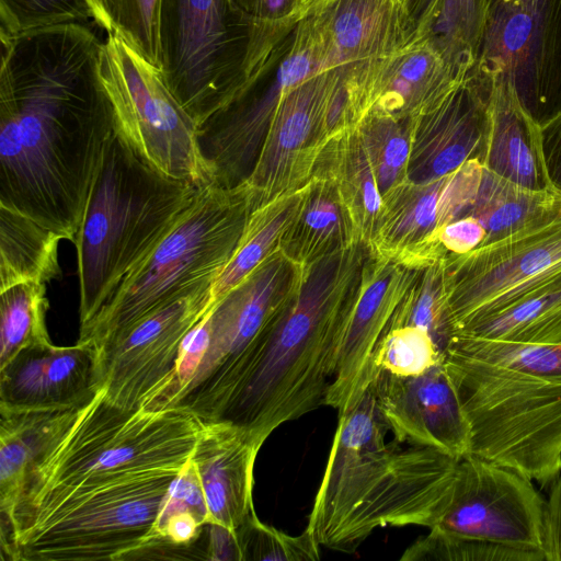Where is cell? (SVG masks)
<instances>
[{"label":"cell","mask_w":561,"mask_h":561,"mask_svg":"<svg viewBox=\"0 0 561 561\" xmlns=\"http://www.w3.org/2000/svg\"><path fill=\"white\" fill-rule=\"evenodd\" d=\"M300 198L301 187L251 210L233 255L213 284L215 304L279 250L282 237L296 214Z\"/></svg>","instance_id":"cell-29"},{"label":"cell","mask_w":561,"mask_h":561,"mask_svg":"<svg viewBox=\"0 0 561 561\" xmlns=\"http://www.w3.org/2000/svg\"><path fill=\"white\" fill-rule=\"evenodd\" d=\"M301 19L324 71L387 56L419 35L411 10L399 0H332Z\"/></svg>","instance_id":"cell-22"},{"label":"cell","mask_w":561,"mask_h":561,"mask_svg":"<svg viewBox=\"0 0 561 561\" xmlns=\"http://www.w3.org/2000/svg\"><path fill=\"white\" fill-rule=\"evenodd\" d=\"M302 268L280 250L231 289L207 314L208 342L201 364L170 407L209 422L239 359L297 287Z\"/></svg>","instance_id":"cell-12"},{"label":"cell","mask_w":561,"mask_h":561,"mask_svg":"<svg viewBox=\"0 0 561 561\" xmlns=\"http://www.w3.org/2000/svg\"><path fill=\"white\" fill-rule=\"evenodd\" d=\"M160 0H87L93 19L159 68Z\"/></svg>","instance_id":"cell-35"},{"label":"cell","mask_w":561,"mask_h":561,"mask_svg":"<svg viewBox=\"0 0 561 561\" xmlns=\"http://www.w3.org/2000/svg\"><path fill=\"white\" fill-rule=\"evenodd\" d=\"M471 71L432 34L417 35L387 56L345 67L351 126L369 115L414 121L437 107Z\"/></svg>","instance_id":"cell-14"},{"label":"cell","mask_w":561,"mask_h":561,"mask_svg":"<svg viewBox=\"0 0 561 561\" xmlns=\"http://www.w3.org/2000/svg\"><path fill=\"white\" fill-rule=\"evenodd\" d=\"M203 525L190 511L178 512L167 518L161 527L162 539L176 547H188L197 538Z\"/></svg>","instance_id":"cell-46"},{"label":"cell","mask_w":561,"mask_h":561,"mask_svg":"<svg viewBox=\"0 0 561 561\" xmlns=\"http://www.w3.org/2000/svg\"><path fill=\"white\" fill-rule=\"evenodd\" d=\"M445 277L454 335L561 289V195L506 236L466 254L446 253Z\"/></svg>","instance_id":"cell-10"},{"label":"cell","mask_w":561,"mask_h":561,"mask_svg":"<svg viewBox=\"0 0 561 561\" xmlns=\"http://www.w3.org/2000/svg\"><path fill=\"white\" fill-rule=\"evenodd\" d=\"M266 33L232 0L159 1V69L197 126L261 67Z\"/></svg>","instance_id":"cell-9"},{"label":"cell","mask_w":561,"mask_h":561,"mask_svg":"<svg viewBox=\"0 0 561 561\" xmlns=\"http://www.w3.org/2000/svg\"><path fill=\"white\" fill-rule=\"evenodd\" d=\"M62 236L28 216L0 206V290L25 282L47 284L61 274Z\"/></svg>","instance_id":"cell-28"},{"label":"cell","mask_w":561,"mask_h":561,"mask_svg":"<svg viewBox=\"0 0 561 561\" xmlns=\"http://www.w3.org/2000/svg\"><path fill=\"white\" fill-rule=\"evenodd\" d=\"M293 43L274 81L255 95L245 84L219 110L197 126L203 158L214 182L233 188L250 176L272 116L293 87L324 71L319 47L302 20L296 22Z\"/></svg>","instance_id":"cell-15"},{"label":"cell","mask_w":561,"mask_h":561,"mask_svg":"<svg viewBox=\"0 0 561 561\" xmlns=\"http://www.w3.org/2000/svg\"><path fill=\"white\" fill-rule=\"evenodd\" d=\"M100 389L98 348L92 344L33 345L0 367V409L80 407Z\"/></svg>","instance_id":"cell-23"},{"label":"cell","mask_w":561,"mask_h":561,"mask_svg":"<svg viewBox=\"0 0 561 561\" xmlns=\"http://www.w3.org/2000/svg\"><path fill=\"white\" fill-rule=\"evenodd\" d=\"M243 561H316L320 545L311 531L288 535L259 519L256 514L237 529Z\"/></svg>","instance_id":"cell-38"},{"label":"cell","mask_w":561,"mask_h":561,"mask_svg":"<svg viewBox=\"0 0 561 561\" xmlns=\"http://www.w3.org/2000/svg\"><path fill=\"white\" fill-rule=\"evenodd\" d=\"M560 30L561 0H489L474 69L507 82L535 117Z\"/></svg>","instance_id":"cell-18"},{"label":"cell","mask_w":561,"mask_h":561,"mask_svg":"<svg viewBox=\"0 0 561 561\" xmlns=\"http://www.w3.org/2000/svg\"><path fill=\"white\" fill-rule=\"evenodd\" d=\"M344 68L322 71L289 89L270 122L253 170L243 183L254 207L302 187L330 140L325 122Z\"/></svg>","instance_id":"cell-17"},{"label":"cell","mask_w":561,"mask_h":561,"mask_svg":"<svg viewBox=\"0 0 561 561\" xmlns=\"http://www.w3.org/2000/svg\"><path fill=\"white\" fill-rule=\"evenodd\" d=\"M546 500L533 481L470 455L459 460L437 527L446 533L542 551Z\"/></svg>","instance_id":"cell-16"},{"label":"cell","mask_w":561,"mask_h":561,"mask_svg":"<svg viewBox=\"0 0 561 561\" xmlns=\"http://www.w3.org/2000/svg\"><path fill=\"white\" fill-rule=\"evenodd\" d=\"M208 530L207 560L243 561L237 530L217 524H205Z\"/></svg>","instance_id":"cell-45"},{"label":"cell","mask_w":561,"mask_h":561,"mask_svg":"<svg viewBox=\"0 0 561 561\" xmlns=\"http://www.w3.org/2000/svg\"><path fill=\"white\" fill-rule=\"evenodd\" d=\"M80 407L0 409V513L2 558H11L13 519L30 471L75 420Z\"/></svg>","instance_id":"cell-25"},{"label":"cell","mask_w":561,"mask_h":561,"mask_svg":"<svg viewBox=\"0 0 561 561\" xmlns=\"http://www.w3.org/2000/svg\"><path fill=\"white\" fill-rule=\"evenodd\" d=\"M181 511H190L202 525L207 524L208 511L205 495L191 458L172 480L158 515L157 531L161 539V527L167 518Z\"/></svg>","instance_id":"cell-40"},{"label":"cell","mask_w":561,"mask_h":561,"mask_svg":"<svg viewBox=\"0 0 561 561\" xmlns=\"http://www.w3.org/2000/svg\"><path fill=\"white\" fill-rule=\"evenodd\" d=\"M486 239V231L482 224L472 216L457 218L438 231V241L447 253L466 254Z\"/></svg>","instance_id":"cell-41"},{"label":"cell","mask_w":561,"mask_h":561,"mask_svg":"<svg viewBox=\"0 0 561 561\" xmlns=\"http://www.w3.org/2000/svg\"><path fill=\"white\" fill-rule=\"evenodd\" d=\"M46 284L25 282L0 290V367L23 348L49 344Z\"/></svg>","instance_id":"cell-33"},{"label":"cell","mask_w":561,"mask_h":561,"mask_svg":"<svg viewBox=\"0 0 561 561\" xmlns=\"http://www.w3.org/2000/svg\"><path fill=\"white\" fill-rule=\"evenodd\" d=\"M556 194L523 188L483 168L477 196L467 215L477 218L484 227L485 243L523 226L546 207Z\"/></svg>","instance_id":"cell-32"},{"label":"cell","mask_w":561,"mask_h":561,"mask_svg":"<svg viewBox=\"0 0 561 561\" xmlns=\"http://www.w3.org/2000/svg\"><path fill=\"white\" fill-rule=\"evenodd\" d=\"M100 73L113 106L116 133L146 162L197 187L214 182L199 149L197 124L157 66L121 37L108 34Z\"/></svg>","instance_id":"cell-11"},{"label":"cell","mask_w":561,"mask_h":561,"mask_svg":"<svg viewBox=\"0 0 561 561\" xmlns=\"http://www.w3.org/2000/svg\"><path fill=\"white\" fill-rule=\"evenodd\" d=\"M332 0H298V11H299V19L308 14L311 10L314 8L322 5L327 2H330ZM404 5H407L410 10L412 9V5L414 3V0H399Z\"/></svg>","instance_id":"cell-48"},{"label":"cell","mask_w":561,"mask_h":561,"mask_svg":"<svg viewBox=\"0 0 561 561\" xmlns=\"http://www.w3.org/2000/svg\"><path fill=\"white\" fill-rule=\"evenodd\" d=\"M445 255L417 267L388 327L424 330L443 356L454 337L447 312Z\"/></svg>","instance_id":"cell-30"},{"label":"cell","mask_w":561,"mask_h":561,"mask_svg":"<svg viewBox=\"0 0 561 561\" xmlns=\"http://www.w3.org/2000/svg\"><path fill=\"white\" fill-rule=\"evenodd\" d=\"M178 473L81 485L19 504L11 561L138 559L164 541L157 519Z\"/></svg>","instance_id":"cell-7"},{"label":"cell","mask_w":561,"mask_h":561,"mask_svg":"<svg viewBox=\"0 0 561 561\" xmlns=\"http://www.w3.org/2000/svg\"><path fill=\"white\" fill-rule=\"evenodd\" d=\"M442 360L443 355L427 332L404 325L389 329L383 334L375 348L371 365L374 377L380 371L409 377L423 374Z\"/></svg>","instance_id":"cell-36"},{"label":"cell","mask_w":561,"mask_h":561,"mask_svg":"<svg viewBox=\"0 0 561 561\" xmlns=\"http://www.w3.org/2000/svg\"><path fill=\"white\" fill-rule=\"evenodd\" d=\"M456 334L516 343L561 344V289L529 299Z\"/></svg>","instance_id":"cell-31"},{"label":"cell","mask_w":561,"mask_h":561,"mask_svg":"<svg viewBox=\"0 0 561 561\" xmlns=\"http://www.w3.org/2000/svg\"><path fill=\"white\" fill-rule=\"evenodd\" d=\"M419 266L369 252L352 287L335 370L324 403L342 414L373 379V355Z\"/></svg>","instance_id":"cell-19"},{"label":"cell","mask_w":561,"mask_h":561,"mask_svg":"<svg viewBox=\"0 0 561 561\" xmlns=\"http://www.w3.org/2000/svg\"><path fill=\"white\" fill-rule=\"evenodd\" d=\"M198 190L151 167L115 131L72 242L80 328L93 320L131 270L154 249Z\"/></svg>","instance_id":"cell-5"},{"label":"cell","mask_w":561,"mask_h":561,"mask_svg":"<svg viewBox=\"0 0 561 561\" xmlns=\"http://www.w3.org/2000/svg\"><path fill=\"white\" fill-rule=\"evenodd\" d=\"M203 424L183 407L123 409L101 388L30 471L19 504L81 485L180 471Z\"/></svg>","instance_id":"cell-6"},{"label":"cell","mask_w":561,"mask_h":561,"mask_svg":"<svg viewBox=\"0 0 561 561\" xmlns=\"http://www.w3.org/2000/svg\"><path fill=\"white\" fill-rule=\"evenodd\" d=\"M490 91L491 81L472 69L437 107L411 121L409 181H434L471 160L483 164Z\"/></svg>","instance_id":"cell-21"},{"label":"cell","mask_w":561,"mask_h":561,"mask_svg":"<svg viewBox=\"0 0 561 561\" xmlns=\"http://www.w3.org/2000/svg\"><path fill=\"white\" fill-rule=\"evenodd\" d=\"M405 561H543L540 550L466 538L430 528L401 556ZM546 561V560H545Z\"/></svg>","instance_id":"cell-34"},{"label":"cell","mask_w":561,"mask_h":561,"mask_svg":"<svg viewBox=\"0 0 561 561\" xmlns=\"http://www.w3.org/2000/svg\"><path fill=\"white\" fill-rule=\"evenodd\" d=\"M0 206L73 242L116 131L85 24L0 33Z\"/></svg>","instance_id":"cell-1"},{"label":"cell","mask_w":561,"mask_h":561,"mask_svg":"<svg viewBox=\"0 0 561 561\" xmlns=\"http://www.w3.org/2000/svg\"><path fill=\"white\" fill-rule=\"evenodd\" d=\"M369 252L357 243L302 268L294 293L237 363L210 422L237 424L265 442L324 403L348 297Z\"/></svg>","instance_id":"cell-2"},{"label":"cell","mask_w":561,"mask_h":561,"mask_svg":"<svg viewBox=\"0 0 561 561\" xmlns=\"http://www.w3.org/2000/svg\"><path fill=\"white\" fill-rule=\"evenodd\" d=\"M443 362L471 432V455L546 486L561 472V344L455 334Z\"/></svg>","instance_id":"cell-4"},{"label":"cell","mask_w":561,"mask_h":561,"mask_svg":"<svg viewBox=\"0 0 561 561\" xmlns=\"http://www.w3.org/2000/svg\"><path fill=\"white\" fill-rule=\"evenodd\" d=\"M264 440L226 421L204 422L191 456L208 511L207 524L237 530L255 513L254 463Z\"/></svg>","instance_id":"cell-24"},{"label":"cell","mask_w":561,"mask_h":561,"mask_svg":"<svg viewBox=\"0 0 561 561\" xmlns=\"http://www.w3.org/2000/svg\"><path fill=\"white\" fill-rule=\"evenodd\" d=\"M253 202L243 184L199 187L172 228L125 277L78 342L96 348L139 320L207 282H215L233 255Z\"/></svg>","instance_id":"cell-8"},{"label":"cell","mask_w":561,"mask_h":561,"mask_svg":"<svg viewBox=\"0 0 561 561\" xmlns=\"http://www.w3.org/2000/svg\"><path fill=\"white\" fill-rule=\"evenodd\" d=\"M370 388L339 422L307 528L320 546L354 550L385 526L434 527L459 460L434 448L386 443Z\"/></svg>","instance_id":"cell-3"},{"label":"cell","mask_w":561,"mask_h":561,"mask_svg":"<svg viewBox=\"0 0 561 561\" xmlns=\"http://www.w3.org/2000/svg\"><path fill=\"white\" fill-rule=\"evenodd\" d=\"M489 0H443L432 35L466 68L479 54Z\"/></svg>","instance_id":"cell-37"},{"label":"cell","mask_w":561,"mask_h":561,"mask_svg":"<svg viewBox=\"0 0 561 561\" xmlns=\"http://www.w3.org/2000/svg\"><path fill=\"white\" fill-rule=\"evenodd\" d=\"M239 10L261 26L296 23L299 19L297 0H232Z\"/></svg>","instance_id":"cell-43"},{"label":"cell","mask_w":561,"mask_h":561,"mask_svg":"<svg viewBox=\"0 0 561 561\" xmlns=\"http://www.w3.org/2000/svg\"><path fill=\"white\" fill-rule=\"evenodd\" d=\"M93 19L87 0H0V33L19 34Z\"/></svg>","instance_id":"cell-39"},{"label":"cell","mask_w":561,"mask_h":561,"mask_svg":"<svg viewBox=\"0 0 561 561\" xmlns=\"http://www.w3.org/2000/svg\"><path fill=\"white\" fill-rule=\"evenodd\" d=\"M357 243L364 242L339 185L328 175L313 174L301 187L298 208L279 250L305 268Z\"/></svg>","instance_id":"cell-27"},{"label":"cell","mask_w":561,"mask_h":561,"mask_svg":"<svg viewBox=\"0 0 561 561\" xmlns=\"http://www.w3.org/2000/svg\"><path fill=\"white\" fill-rule=\"evenodd\" d=\"M539 131L549 184L561 195V108L539 122Z\"/></svg>","instance_id":"cell-42"},{"label":"cell","mask_w":561,"mask_h":561,"mask_svg":"<svg viewBox=\"0 0 561 561\" xmlns=\"http://www.w3.org/2000/svg\"><path fill=\"white\" fill-rule=\"evenodd\" d=\"M443 0H414L411 9L419 35L432 34Z\"/></svg>","instance_id":"cell-47"},{"label":"cell","mask_w":561,"mask_h":561,"mask_svg":"<svg viewBox=\"0 0 561 561\" xmlns=\"http://www.w3.org/2000/svg\"><path fill=\"white\" fill-rule=\"evenodd\" d=\"M369 388L396 442L458 460L471 455L470 425L443 360L416 376L377 373Z\"/></svg>","instance_id":"cell-20"},{"label":"cell","mask_w":561,"mask_h":561,"mask_svg":"<svg viewBox=\"0 0 561 561\" xmlns=\"http://www.w3.org/2000/svg\"><path fill=\"white\" fill-rule=\"evenodd\" d=\"M546 500L542 552L546 561H561V472Z\"/></svg>","instance_id":"cell-44"},{"label":"cell","mask_w":561,"mask_h":561,"mask_svg":"<svg viewBox=\"0 0 561 561\" xmlns=\"http://www.w3.org/2000/svg\"><path fill=\"white\" fill-rule=\"evenodd\" d=\"M213 284L173 299L98 348L100 387L111 402L148 408L167 390L182 342L215 305Z\"/></svg>","instance_id":"cell-13"},{"label":"cell","mask_w":561,"mask_h":561,"mask_svg":"<svg viewBox=\"0 0 561 561\" xmlns=\"http://www.w3.org/2000/svg\"><path fill=\"white\" fill-rule=\"evenodd\" d=\"M490 81L489 136L483 167L523 188L553 192L542 158L539 122L507 82Z\"/></svg>","instance_id":"cell-26"}]
</instances>
